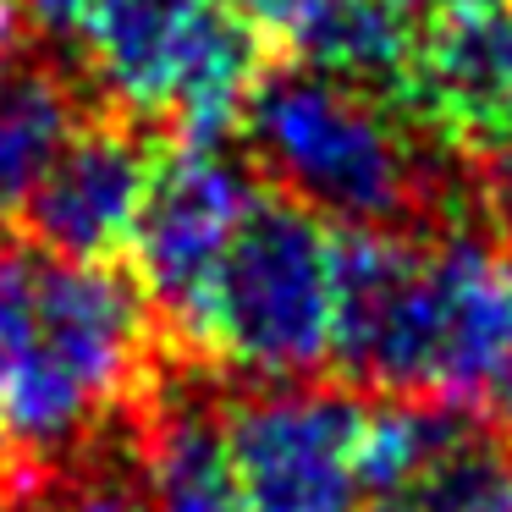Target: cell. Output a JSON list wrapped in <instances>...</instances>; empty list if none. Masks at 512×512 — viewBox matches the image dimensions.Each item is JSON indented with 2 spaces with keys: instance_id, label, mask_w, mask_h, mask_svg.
Wrapping results in <instances>:
<instances>
[{
  "instance_id": "52a82bcc",
  "label": "cell",
  "mask_w": 512,
  "mask_h": 512,
  "mask_svg": "<svg viewBox=\"0 0 512 512\" xmlns=\"http://www.w3.org/2000/svg\"><path fill=\"white\" fill-rule=\"evenodd\" d=\"M259 182L243 160L221 144H182L160 155L149 182V199L133 226V265L149 309L166 314V325L193 347L199 314L210 298V281L232 248L243 215L254 210Z\"/></svg>"
},
{
  "instance_id": "2e32d148",
  "label": "cell",
  "mask_w": 512,
  "mask_h": 512,
  "mask_svg": "<svg viewBox=\"0 0 512 512\" xmlns=\"http://www.w3.org/2000/svg\"><path fill=\"white\" fill-rule=\"evenodd\" d=\"M17 6H23V0H0V34H6V28H12V17H17Z\"/></svg>"
},
{
  "instance_id": "7c38bea8",
  "label": "cell",
  "mask_w": 512,
  "mask_h": 512,
  "mask_svg": "<svg viewBox=\"0 0 512 512\" xmlns=\"http://www.w3.org/2000/svg\"><path fill=\"white\" fill-rule=\"evenodd\" d=\"M369 512H512V452L496 430H479L435 474L391 501H375Z\"/></svg>"
},
{
  "instance_id": "5b68a950",
  "label": "cell",
  "mask_w": 512,
  "mask_h": 512,
  "mask_svg": "<svg viewBox=\"0 0 512 512\" xmlns=\"http://www.w3.org/2000/svg\"><path fill=\"white\" fill-rule=\"evenodd\" d=\"M193 353L248 380H309L336 353V232L309 204L259 188L210 281Z\"/></svg>"
},
{
  "instance_id": "5bb4252c",
  "label": "cell",
  "mask_w": 512,
  "mask_h": 512,
  "mask_svg": "<svg viewBox=\"0 0 512 512\" xmlns=\"http://www.w3.org/2000/svg\"><path fill=\"white\" fill-rule=\"evenodd\" d=\"M226 6L243 12L259 34H276V39H287V45L298 50L303 34H309L314 23H325L342 0H226Z\"/></svg>"
},
{
  "instance_id": "30bf717a",
  "label": "cell",
  "mask_w": 512,
  "mask_h": 512,
  "mask_svg": "<svg viewBox=\"0 0 512 512\" xmlns=\"http://www.w3.org/2000/svg\"><path fill=\"white\" fill-rule=\"evenodd\" d=\"M94 111L100 105H89V89L67 61L34 45L0 50V221L23 210Z\"/></svg>"
},
{
  "instance_id": "8fae6325",
  "label": "cell",
  "mask_w": 512,
  "mask_h": 512,
  "mask_svg": "<svg viewBox=\"0 0 512 512\" xmlns=\"http://www.w3.org/2000/svg\"><path fill=\"white\" fill-rule=\"evenodd\" d=\"M138 474L155 512H248L221 446V402L160 391L138 419Z\"/></svg>"
},
{
  "instance_id": "ba28073f",
  "label": "cell",
  "mask_w": 512,
  "mask_h": 512,
  "mask_svg": "<svg viewBox=\"0 0 512 512\" xmlns=\"http://www.w3.org/2000/svg\"><path fill=\"white\" fill-rule=\"evenodd\" d=\"M391 100L463 160L512 177V0L413 28Z\"/></svg>"
},
{
  "instance_id": "8992f818",
  "label": "cell",
  "mask_w": 512,
  "mask_h": 512,
  "mask_svg": "<svg viewBox=\"0 0 512 512\" xmlns=\"http://www.w3.org/2000/svg\"><path fill=\"white\" fill-rule=\"evenodd\" d=\"M369 402L314 380H254L221 402V446L248 512H369Z\"/></svg>"
},
{
  "instance_id": "ac0fdd59",
  "label": "cell",
  "mask_w": 512,
  "mask_h": 512,
  "mask_svg": "<svg viewBox=\"0 0 512 512\" xmlns=\"http://www.w3.org/2000/svg\"><path fill=\"white\" fill-rule=\"evenodd\" d=\"M0 512H6V479H0Z\"/></svg>"
},
{
  "instance_id": "e0dca14e",
  "label": "cell",
  "mask_w": 512,
  "mask_h": 512,
  "mask_svg": "<svg viewBox=\"0 0 512 512\" xmlns=\"http://www.w3.org/2000/svg\"><path fill=\"white\" fill-rule=\"evenodd\" d=\"M6 446H12V435H6V419H0V463H6Z\"/></svg>"
},
{
  "instance_id": "7a4b0ae2",
  "label": "cell",
  "mask_w": 512,
  "mask_h": 512,
  "mask_svg": "<svg viewBox=\"0 0 512 512\" xmlns=\"http://www.w3.org/2000/svg\"><path fill=\"white\" fill-rule=\"evenodd\" d=\"M155 358V309L111 259H61L0 243V419L12 446L61 457L83 446Z\"/></svg>"
},
{
  "instance_id": "6da1fadb",
  "label": "cell",
  "mask_w": 512,
  "mask_h": 512,
  "mask_svg": "<svg viewBox=\"0 0 512 512\" xmlns=\"http://www.w3.org/2000/svg\"><path fill=\"white\" fill-rule=\"evenodd\" d=\"M336 364L380 397L512 430V237H336Z\"/></svg>"
},
{
  "instance_id": "9c48e42d",
  "label": "cell",
  "mask_w": 512,
  "mask_h": 512,
  "mask_svg": "<svg viewBox=\"0 0 512 512\" xmlns=\"http://www.w3.org/2000/svg\"><path fill=\"white\" fill-rule=\"evenodd\" d=\"M160 171V144L149 122L127 111H94L39 177L28 204L17 210L28 243L61 259H111L133 243L138 210Z\"/></svg>"
},
{
  "instance_id": "3957f363",
  "label": "cell",
  "mask_w": 512,
  "mask_h": 512,
  "mask_svg": "<svg viewBox=\"0 0 512 512\" xmlns=\"http://www.w3.org/2000/svg\"><path fill=\"white\" fill-rule=\"evenodd\" d=\"M243 144L287 199L347 232H424L446 199V177L424 160V127L391 100L342 72L287 61L259 72L243 105Z\"/></svg>"
},
{
  "instance_id": "4fadbf2b",
  "label": "cell",
  "mask_w": 512,
  "mask_h": 512,
  "mask_svg": "<svg viewBox=\"0 0 512 512\" xmlns=\"http://www.w3.org/2000/svg\"><path fill=\"white\" fill-rule=\"evenodd\" d=\"M34 512H155L144 490V474L138 463H105V468H89V474L67 479L50 501H34Z\"/></svg>"
},
{
  "instance_id": "9a60e30c",
  "label": "cell",
  "mask_w": 512,
  "mask_h": 512,
  "mask_svg": "<svg viewBox=\"0 0 512 512\" xmlns=\"http://www.w3.org/2000/svg\"><path fill=\"white\" fill-rule=\"evenodd\" d=\"M413 28H430V23H446V17H463V12H479V6H496V0H391Z\"/></svg>"
},
{
  "instance_id": "277c9868",
  "label": "cell",
  "mask_w": 512,
  "mask_h": 512,
  "mask_svg": "<svg viewBox=\"0 0 512 512\" xmlns=\"http://www.w3.org/2000/svg\"><path fill=\"white\" fill-rule=\"evenodd\" d=\"M67 39L127 116L221 144L265 72L259 28L226 0H78Z\"/></svg>"
}]
</instances>
